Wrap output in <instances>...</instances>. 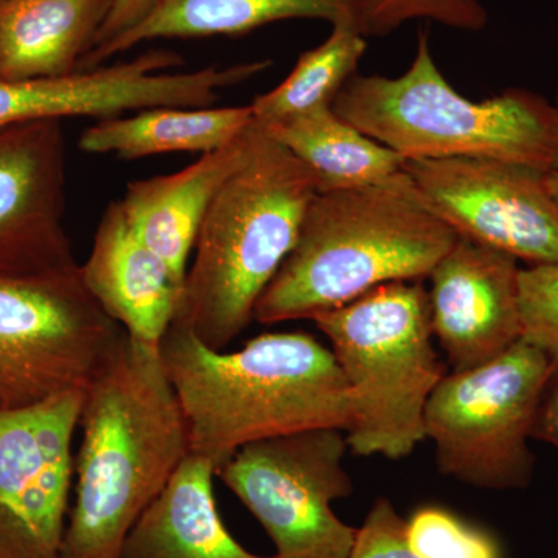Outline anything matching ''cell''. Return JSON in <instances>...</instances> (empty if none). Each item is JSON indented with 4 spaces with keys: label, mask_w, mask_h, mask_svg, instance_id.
I'll return each mask as SVG.
<instances>
[{
    "label": "cell",
    "mask_w": 558,
    "mask_h": 558,
    "mask_svg": "<svg viewBox=\"0 0 558 558\" xmlns=\"http://www.w3.org/2000/svg\"><path fill=\"white\" fill-rule=\"evenodd\" d=\"M159 352L185 417L190 453L216 472L248 444L315 428L348 432L354 422L339 363L311 333H263L227 352L172 323Z\"/></svg>",
    "instance_id": "cell-1"
},
{
    "label": "cell",
    "mask_w": 558,
    "mask_h": 558,
    "mask_svg": "<svg viewBox=\"0 0 558 558\" xmlns=\"http://www.w3.org/2000/svg\"><path fill=\"white\" fill-rule=\"evenodd\" d=\"M80 428L60 558H121L131 529L190 454L159 349L126 337L84 389Z\"/></svg>",
    "instance_id": "cell-2"
},
{
    "label": "cell",
    "mask_w": 558,
    "mask_h": 558,
    "mask_svg": "<svg viewBox=\"0 0 558 558\" xmlns=\"http://www.w3.org/2000/svg\"><path fill=\"white\" fill-rule=\"evenodd\" d=\"M457 240L417 199L405 171L388 185L317 193L255 319H312L389 282L421 281Z\"/></svg>",
    "instance_id": "cell-3"
},
{
    "label": "cell",
    "mask_w": 558,
    "mask_h": 558,
    "mask_svg": "<svg viewBox=\"0 0 558 558\" xmlns=\"http://www.w3.org/2000/svg\"><path fill=\"white\" fill-rule=\"evenodd\" d=\"M256 126L247 163L202 220L172 322L218 351L255 322L256 304L292 252L318 193L310 168Z\"/></svg>",
    "instance_id": "cell-4"
},
{
    "label": "cell",
    "mask_w": 558,
    "mask_h": 558,
    "mask_svg": "<svg viewBox=\"0 0 558 558\" xmlns=\"http://www.w3.org/2000/svg\"><path fill=\"white\" fill-rule=\"evenodd\" d=\"M332 109L405 160L472 157L558 171L557 106L526 89L483 101L462 97L444 78L425 32L402 76L355 73Z\"/></svg>",
    "instance_id": "cell-5"
},
{
    "label": "cell",
    "mask_w": 558,
    "mask_h": 558,
    "mask_svg": "<svg viewBox=\"0 0 558 558\" xmlns=\"http://www.w3.org/2000/svg\"><path fill=\"white\" fill-rule=\"evenodd\" d=\"M312 322L354 399L348 449L391 461L410 457L425 440V407L447 374L433 344L428 290L418 281L389 282Z\"/></svg>",
    "instance_id": "cell-6"
},
{
    "label": "cell",
    "mask_w": 558,
    "mask_h": 558,
    "mask_svg": "<svg viewBox=\"0 0 558 558\" xmlns=\"http://www.w3.org/2000/svg\"><path fill=\"white\" fill-rule=\"evenodd\" d=\"M553 374L550 360L524 340L475 368L447 373L424 411L439 472L487 490L527 487L535 462L529 439Z\"/></svg>",
    "instance_id": "cell-7"
},
{
    "label": "cell",
    "mask_w": 558,
    "mask_h": 558,
    "mask_svg": "<svg viewBox=\"0 0 558 558\" xmlns=\"http://www.w3.org/2000/svg\"><path fill=\"white\" fill-rule=\"evenodd\" d=\"M126 337L92 299L80 266L0 275V413L86 389Z\"/></svg>",
    "instance_id": "cell-8"
},
{
    "label": "cell",
    "mask_w": 558,
    "mask_h": 558,
    "mask_svg": "<svg viewBox=\"0 0 558 558\" xmlns=\"http://www.w3.org/2000/svg\"><path fill=\"white\" fill-rule=\"evenodd\" d=\"M347 432L315 428L258 440L216 472L274 543L277 558H348L357 527L332 505L351 497Z\"/></svg>",
    "instance_id": "cell-9"
},
{
    "label": "cell",
    "mask_w": 558,
    "mask_h": 558,
    "mask_svg": "<svg viewBox=\"0 0 558 558\" xmlns=\"http://www.w3.org/2000/svg\"><path fill=\"white\" fill-rule=\"evenodd\" d=\"M414 194L458 236L531 266L558 264V207L548 174L510 161L405 160Z\"/></svg>",
    "instance_id": "cell-10"
},
{
    "label": "cell",
    "mask_w": 558,
    "mask_h": 558,
    "mask_svg": "<svg viewBox=\"0 0 558 558\" xmlns=\"http://www.w3.org/2000/svg\"><path fill=\"white\" fill-rule=\"evenodd\" d=\"M183 58L170 50L143 51L131 61L78 70L65 76L0 81V130L14 124L89 117L113 119L150 108H209L219 90L259 75L270 60L171 72Z\"/></svg>",
    "instance_id": "cell-11"
},
{
    "label": "cell",
    "mask_w": 558,
    "mask_h": 558,
    "mask_svg": "<svg viewBox=\"0 0 558 558\" xmlns=\"http://www.w3.org/2000/svg\"><path fill=\"white\" fill-rule=\"evenodd\" d=\"M84 389L0 413V558H60Z\"/></svg>",
    "instance_id": "cell-12"
},
{
    "label": "cell",
    "mask_w": 558,
    "mask_h": 558,
    "mask_svg": "<svg viewBox=\"0 0 558 558\" xmlns=\"http://www.w3.org/2000/svg\"><path fill=\"white\" fill-rule=\"evenodd\" d=\"M62 121L0 130V275H38L80 266L65 230Z\"/></svg>",
    "instance_id": "cell-13"
},
{
    "label": "cell",
    "mask_w": 558,
    "mask_h": 558,
    "mask_svg": "<svg viewBox=\"0 0 558 558\" xmlns=\"http://www.w3.org/2000/svg\"><path fill=\"white\" fill-rule=\"evenodd\" d=\"M519 259L458 236L429 278V314L451 371L490 362L521 340Z\"/></svg>",
    "instance_id": "cell-14"
},
{
    "label": "cell",
    "mask_w": 558,
    "mask_h": 558,
    "mask_svg": "<svg viewBox=\"0 0 558 558\" xmlns=\"http://www.w3.org/2000/svg\"><path fill=\"white\" fill-rule=\"evenodd\" d=\"M81 278L131 341L159 349L178 314L182 288L170 267L142 241L119 201L102 213Z\"/></svg>",
    "instance_id": "cell-15"
},
{
    "label": "cell",
    "mask_w": 558,
    "mask_h": 558,
    "mask_svg": "<svg viewBox=\"0 0 558 558\" xmlns=\"http://www.w3.org/2000/svg\"><path fill=\"white\" fill-rule=\"evenodd\" d=\"M255 120L240 137L172 174L134 180L120 205L132 229L183 289L194 241L209 205L227 180L240 171L255 146Z\"/></svg>",
    "instance_id": "cell-16"
},
{
    "label": "cell",
    "mask_w": 558,
    "mask_h": 558,
    "mask_svg": "<svg viewBox=\"0 0 558 558\" xmlns=\"http://www.w3.org/2000/svg\"><path fill=\"white\" fill-rule=\"evenodd\" d=\"M360 0H156L153 10L130 31L94 47L80 70L156 39L240 36L289 20H322L359 28ZM362 33V32H360Z\"/></svg>",
    "instance_id": "cell-17"
},
{
    "label": "cell",
    "mask_w": 558,
    "mask_h": 558,
    "mask_svg": "<svg viewBox=\"0 0 558 558\" xmlns=\"http://www.w3.org/2000/svg\"><path fill=\"white\" fill-rule=\"evenodd\" d=\"M216 469L190 453L142 513L121 558H277L250 553L227 529L216 505Z\"/></svg>",
    "instance_id": "cell-18"
},
{
    "label": "cell",
    "mask_w": 558,
    "mask_h": 558,
    "mask_svg": "<svg viewBox=\"0 0 558 558\" xmlns=\"http://www.w3.org/2000/svg\"><path fill=\"white\" fill-rule=\"evenodd\" d=\"M116 0H0V81L78 72Z\"/></svg>",
    "instance_id": "cell-19"
},
{
    "label": "cell",
    "mask_w": 558,
    "mask_h": 558,
    "mask_svg": "<svg viewBox=\"0 0 558 558\" xmlns=\"http://www.w3.org/2000/svg\"><path fill=\"white\" fill-rule=\"evenodd\" d=\"M259 126L310 168L318 193L388 185L403 174L400 154L341 119L332 106Z\"/></svg>",
    "instance_id": "cell-20"
},
{
    "label": "cell",
    "mask_w": 558,
    "mask_h": 558,
    "mask_svg": "<svg viewBox=\"0 0 558 558\" xmlns=\"http://www.w3.org/2000/svg\"><path fill=\"white\" fill-rule=\"evenodd\" d=\"M253 123L248 106L233 108H150L131 117L98 120L80 137L87 154H113L121 160L171 153L207 154L229 145Z\"/></svg>",
    "instance_id": "cell-21"
},
{
    "label": "cell",
    "mask_w": 558,
    "mask_h": 558,
    "mask_svg": "<svg viewBox=\"0 0 558 558\" xmlns=\"http://www.w3.org/2000/svg\"><path fill=\"white\" fill-rule=\"evenodd\" d=\"M366 47V38L357 28L332 25L329 38L304 51L288 78L253 100V120L266 126L332 106L348 80L357 73Z\"/></svg>",
    "instance_id": "cell-22"
},
{
    "label": "cell",
    "mask_w": 558,
    "mask_h": 558,
    "mask_svg": "<svg viewBox=\"0 0 558 558\" xmlns=\"http://www.w3.org/2000/svg\"><path fill=\"white\" fill-rule=\"evenodd\" d=\"M407 538L421 558H505L501 543L490 531L436 505L411 513Z\"/></svg>",
    "instance_id": "cell-23"
},
{
    "label": "cell",
    "mask_w": 558,
    "mask_h": 558,
    "mask_svg": "<svg viewBox=\"0 0 558 558\" xmlns=\"http://www.w3.org/2000/svg\"><path fill=\"white\" fill-rule=\"evenodd\" d=\"M425 20L462 32H481L488 22L480 0H360L359 28L365 36H387L405 22Z\"/></svg>",
    "instance_id": "cell-24"
},
{
    "label": "cell",
    "mask_w": 558,
    "mask_h": 558,
    "mask_svg": "<svg viewBox=\"0 0 558 558\" xmlns=\"http://www.w3.org/2000/svg\"><path fill=\"white\" fill-rule=\"evenodd\" d=\"M521 340L538 348L558 373V264L520 269Z\"/></svg>",
    "instance_id": "cell-25"
},
{
    "label": "cell",
    "mask_w": 558,
    "mask_h": 558,
    "mask_svg": "<svg viewBox=\"0 0 558 558\" xmlns=\"http://www.w3.org/2000/svg\"><path fill=\"white\" fill-rule=\"evenodd\" d=\"M348 558H421L407 538V520L388 498L380 497L371 506L368 515L357 529Z\"/></svg>",
    "instance_id": "cell-26"
},
{
    "label": "cell",
    "mask_w": 558,
    "mask_h": 558,
    "mask_svg": "<svg viewBox=\"0 0 558 558\" xmlns=\"http://www.w3.org/2000/svg\"><path fill=\"white\" fill-rule=\"evenodd\" d=\"M156 0H116L94 47L137 25L153 10Z\"/></svg>",
    "instance_id": "cell-27"
},
{
    "label": "cell",
    "mask_w": 558,
    "mask_h": 558,
    "mask_svg": "<svg viewBox=\"0 0 558 558\" xmlns=\"http://www.w3.org/2000/svg\"><path fill=\"white\" fill-rule=\"evenodd\" d=\"M532 439L549 444L558 451V373L553 374L539 400Z\"/></svg>",
    "instance_id": "cell-28"
},
{
    "label": "cell",
    "mask_w": 558,
    "mask_h": 558,
    "mask_svg": "<svg viewBox=\"0 0 558 558\" xmlns=\"http://www.w3.org/2000/svg\"><path fill=\"white\" fill-rule=\"evenodd\" d=\"M548 185L549 189L558 190V171L550 172V174H548Z\"/></svg>",
    "instance_id": "cell-29"
},
{
    "label": "cell",
    "mask_w": 558,
    "mask_h": 558,
    "mask_svg": "<svg viewBox=\"0 0 558 558\" xmlns=\"http://www.w3.org/2000/svg\"><path fill=\"white\" fill-rule=\"evenodd\" d=\"M549 190H550V193H553L554 201H556V204H557V207H558V190H553V189H549Z\"/></svg>",
    "instance_id": "cell-30"
},
{
    "label": "cell",
    "mask_w": 558,
    "mask_h": 558,
    "mask_svg": "<svg viewBox=\"0 0 558 558\" xmlns=\"http://www.w3.org/2000/svg\"><path fill=\"white\" fill-rule=\"evenodd\" d=\"M554 105L557 106V109H558V90H557V98H556V102H554Z\"/></svg>",
    "instance_id": "cell-31"
}]
</instances>
